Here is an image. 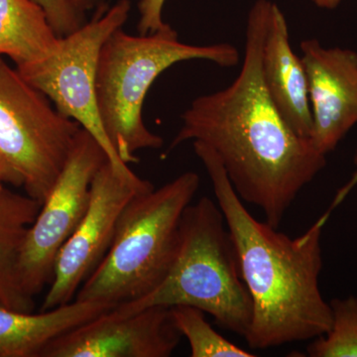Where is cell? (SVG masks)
<instances>
[{"label":"cell","instance_id":"6da1fadb","mask_svg":"<svg viewBox=\"0 0 357 357\" xmlns=\"http://www.w3.org/2000/svg\"><path fill=\"white\" fill-rule=\"evenodd\" d=\"M271 0H256L246 21L241 72L227 88L199 96L182 114L171 142L210 146L222 162L236 194L257 206L278 229L302 190L326 165L311 140L296 134L263 83L261 56Z\"/></svg>","mask_w":357,"mask_h":357},{"label":"cell","instance_id":"7a4b0ae2","mask_svg":"<svg viewBox=\"0 0 357 357\" xmlns=\"http://www.w3.org/2000/svg\"><path fill=\"white\" fill-rule=\"evenodd\" d=\"M192 147L210 177L252 300V321L244 337L249 347L272 349L325 335L332 326V307L319 289L321 234L333 211L357 184V173L314 225L292 238L249 213L210 146L192 141Z\"/></svg>","mask_w":357,"mask_h":357},{"label":"cell","instance_id":"3957f363","mask_svg":"<svg viewBox=\"0 0 357 357\" xmlns=\"http://www.w3.org/2000/svg\"><path fill=\"white\" fill-rule=\"evenodd\" d=\"M190 60L231 68L238 63L239 53L229 43H183L169 24L139 36L121 28L103 44L96 70L98 112L110 143L126 165L137 163L136 152L163 146V138L145 126V98L166 70Z\"/></svg>","mask_w":357,"mask_h":357},{"label":"cell","instance_id":"277c9868","mask_svg":"<svg viewBox=\"0 0 357 357\" xmlns=\"http://www.w3.org/2000/svg\"><path fill=\"white\" fill-rule=\"evenodd\" d=\"M156 306L198 307L223 330L243 337L248 333L252 300L225 217L208 197L190 204L183 213L177 255L158 287L112 311L124 316Z\"/></svg>","mask_w":357,"mask_h":357},{"label":"cell","instance_id":"5b68a950","mask_svg":"<svg viewBox=\"0 0 357 357\" xmlns=\"http://www.w3.org/2000/svg\"><path fill=\"white\" fill-rule=\"evenodd\" d=\"M199 183L198 174L189 171L134 196L122 211L107 255L75 300L115 307L158 287L177 255L181 220Z\"/></svg>","mask_w":357,"mask_h":357},{"label":"cell","instance_id":"8992f818","mask_svg":"<svg viewBox=\"0 0 357 357\" xmlns=\"http://www.w3.org/2000/svg\"><path fill=\"white\" fill-rule=\"evenodd\" d=\"M82 128L0 58V166L6 183L43 203Z\"/></svg>","mask_w":357,"mask_h":357},{"label":"cell","instance_id":"52a82bcc","mask_svg":"<svg viewBox=\"0 0 357 357\" xmlns=\"http://www.w3.org/2000/svg\"><path fill=\"white\" fill-rule=\"evenodd\" d=\"M129 0H119L96 13L81 29L59 39L47 57L24 67L16 68L21 76L44 93L55 109L77 121L100 143L115 172L128 180L138 177L121 161L103 128L98 98L96 70L103 44L128 20Z\"/></svg>","mask_w":357,"mask_h":357},{"label":"cell","instance_id":"ba28073f","mask_svg":"<svg viewBox=\"0 0 357 357\" xmlns=\"http://www.w3.org/2000/svg\"><path fill=\"white\" fill-rule=\"evenodd\" d=\"M107 161L100 143L82 128L23 244L18 276L21 289L31 299L50 285L59 251L84 218L91 183Z\"/></svg>","mask_w":357,"mask_h":357},{"label":"cell","instance_id":"9c48e42d","mask_svg":"<svg viewBox=\"0 0 357 357\" xmlns=\"http://www.w3.org/2000/svg\"><path fill=\"white\" fill-rule=\"evenodd\" d=\"M153 189V184L144 178L131 181L121 177L109 161L100 167L91 183L86 213L59 251L40 311L75 300L84 281L107 255L126 204L136 195Z\"/></svg>","mask_w":357,"mask_h":357},{"label":"cell","instance_id":"30bf717a","mask_svg":"<svg viewBox=\"0 0 357 357\" xmlns=\"http://www.w3.org/2000/svg\"><path fill=\"white\" fill-rule=\"evenodd\" d=\"M181 337L170 307L124 316L110 310L54 338L40 357H169Z\"/></svg>","mask_w":357,"mask_h":357},{"label":"cell","instance_id":"8fae6325","mask_svg":"<svg viewBox=\"0 0 357 357\" xmlns=\"http://www.w3.org/2000/svg\"><path fill=\"white\" fill-rule=\"evenodd\" d=\"M312 115V144L324 155L337 148L357 124V52L301 42Z\"/></svg>","mask_w":357,"mask_h":357},{"label":"cell","instance_id":"7c38bea8","mask_svg":"<svg viewBox=\"0 0 357 357\" xmlns=\"http://www.w3.org/2000/svg\"><path fill=\"white\" fill-rule=\"evenodd\" d=\"M263 83L275 107L298 135L310 139L312 115L306 69L290 43L287 20L272 1L261 56Z\"/></svg>","mask_w":357,"mask_h":357},{"label":"cell","instance_id":"4fadbf2b","mask_svg":"<svg viewBox=\"0 0 357 357\" xmlns=\"http://www.w3.org/2000/svg\"><path fill=\"white\" fill-rule=\"evenodd\" d=\"M112 309L102 303L74 300L33 314L0 304V357H40L54 338Z\"/></svg>","mask_w":357,"mask_h":357},{"label":"cell","instance_id":"5bb4252c","mask_svg":"<svg viewBox=\"0 0 357 357\" xmlns=\"http://www.w3.org/2000/svg\"><path fill=\"white\" fill-rule=\"evenodd\" d=\"M41 204L28 195L0 190V304L18 311L34 309V299L21 289L18 267L25 237Z\"/></svg>","mask_w":357,"mask_h":357},{"label":"cell","instance_id":"9a60e30c","mask_svg":"<svg viewBox=\"0 0 357 357\" xmlns=\"http://www.w3.org/2000/svg\"><path fill=\"white\" fill-rule=\"evenodd\" d=\"M56 36L43 9L33 0H0V58L24 67L56 48Z\"/></svg>","mask_w":357,"mask_h":357},{"label":"cell","instance_id":"2e32d148","mask_svg":"<svg viewBox=\"0 0 357 357\" xmlns=\"http://www.w3.org/2000/svg\"><path fill=\"white\" fill-rule=\"evenodd\" d=\"M174 326L187 338L192 357H255L220 335L206 319V312L191 306L170 307Z\"/></svg>","mask_w":357,"mask_h":357},{"label":"cell","instance_id":"e0dca14e","mask_svg":"<svg viewBox=\"0 0 357 357\" xmlns=\"http://www.w3.org/2000/svg\"><path fill=\"white\" fill-rule=\"evenodd\" d=\"M332 326L307 347L311 357H357V297L333 299Z\"/></svg>","mask_w":357,"mask_h":357},{"label":"cell","instance_id":"ac0fdd59","mask_svg":"<svg viewBox=\"0 0 357 357\" xmlns=\"http://www.w3.org/2000/svg\"><path fill=\"white\" fill-rule=\"evenodd\" d=\"M42 7L59 39L77 32L89 22V13L107 9L105 0H33Z\"/></svg>","mask_w":357,"mask_h":357},{"label":"cell","instance_id":"d6986e66","mask_svg":"<svg viewBox=\"0 0 357 357\" xmlns=\"http://www.w3.org/2000/svg\"><path fill=\"white\" fill-rule=\"evenodd\" d=\"M166 0H140L138 3L140 17L137 29L141 35L150 34L165 27L163 9Z\"/></svg>","mask_w":357,"mask_h":357},{"label":"cell","instance_id":"ffe728a7","mask_svg":"<svg viewBox=\"0 0 357 357\" xmlns=\"http://www.w3.org/2000/svg\"><path fill=\"white\" fill-rule=\"evenodd\" d=\"M312 2L314 6L319 7V8L333 10V9H335L340 6L342 0H312Z\"/></svg>","mask_w":357,"mask_h":357},{"label":"cell","instance_id":"44dd1931","mask_svg":"<svg viewBox=\"0 0 357 357\" xmlns=\"http://www.w3.org/2000/svg\"><path fill=\"white\" fill-rule=\"evenodd\" d=\"M4 183H6V174H4L3 169H2L1 166H0V190L4 187Z\"/></svg>","mask_w":357,"mask_h":357},{"label":"cell","instance_id":"7402d4cb","mask_svg":"<svg viewBox=\"0 0 357 357\" xmlns=\"http://www.w3.org/2000/svg\"><path fill=\"white\" fill-rule=\"evenodd\" d=\"M354 162H356V164L357 165V153L356 155V158H354Z\"/></svg>","mask_w":357,"mask_h":357}]
</instances>
